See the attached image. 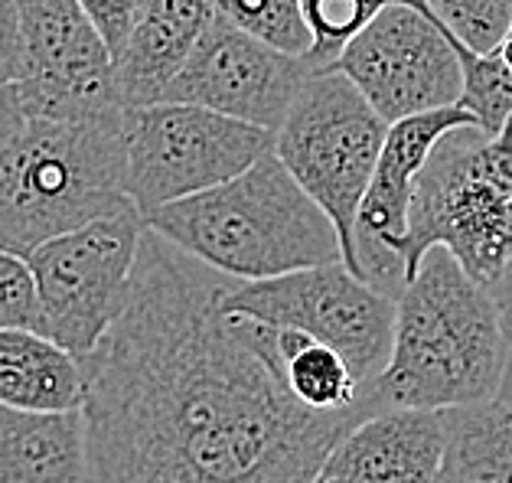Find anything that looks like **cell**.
<instances>
[{"label":"cell","instance_id":"ffe728a7","mask_svg":"<svg viewBox=\"0 0 512 483\" xmlns=\"http://www.w3.org/2000/svg\"><path fill=\"white\" fill-rule=\"evenodd\" d=\"M212 10L219 20L232 23L235 30L255 36L278 53L294 59H307L314 53L301 0H212Z\"/></svg>","mask_w":512,"mask_h":483},{"label":"cell","instance_id":"e0dca14e","mask_svg":"<svg viewBox=\"0 0 512 483\" xmlns=\"http://www.w3.org/2000/svg\"><path fill=\"white\" fill-rule=\"evenodd\" d=\"M447 483H512V402H486L444 412Z\"/></svg>","mask_w":512,"mask_h":483},{"label":"cell","instance_id":"8fae6325","mask_svg":"<svg viewBox=\"0 0 512 483\" xmlns=\"http://www.w3.org/2000/svg\"><path fill=\"white\" fill-rule=\"evenodd\" d=\"M27 79L17 85L23 115L79 121L128 111L115 92V59L85 20L79 0H17Z\"/></svg>","mask_w":512,"mask_h":483},{"label":"cell","instance_id":"f1b7e54d","mask_svg":"<svg viewBox=\"0 0 512 483\" xmlns=\"http://www.w3.org/2000/svg\"><path fill=\"white\" fill-rule=\"evenodd\" d=\"M434 483H447V480H444V477H437V480H434Z\"/></svg>","mask_w":512,"mask_h":483},{"label":"cell","instance_id":"5bb4252c","mask_svg":"<svg viewBox=\"0 0 512 483\" xmlns=\"http://www.w3.org/2000/svg\"><path fill=\"white\" fill-rule=\"evenodd\" d=\"M212 20V0H141L134 30L115 59L118 102L128 111L164 102Z\"/></svg>","mask_w":512,"mask_h":483},{"label":"cell","instance_id":"7a4b0ae2","mask_svg":"<svg viewBox=\"0 0 512 483\" xmlns=\"http://www.w3.org/2000/svg\"><path fill=\"white\" fill-rule=\"evenodd\" d=\"M506 340L490 288H480L447 249L421 258L395 301L389 366L366 389L372 412H451L499 399Z\"/></svg>","mask_w":512,"mask_h":483},{"label":"cell","instance_id":"4fadbf2b","mask_svg":"<svg viewBox=\"0 0 512 483\" xmlns=\"http://www.w3.org/2000/svg\"><path fill=\"white\" fill-rule=\"evenodd\" d=\"M444 448V412L385 408L346 431L317 483H434Z\"/></svg>","mask_w":512,"mask_h":483},{"label":"cell","instance_id":"8992f818","mask_svg":"<svg viewBox=\"0 0 512 483\" xmlns=\"http://www.w3.org/2000/svg\"><path fill=\"white\" fill-rule=\"evenodd\" d=\"M385 134L389 125L379 111L340 72L310 76L274 134V157L333 222L346 268L353 262L356 216Z\"/></svg>","mask_w":512,"mask_h":483},{"label":"cell","instance_id":"3957f363","mask_svg":"<svg viewBox=\"0 0 512 483\" xmlns=\"http://www.w3.org/2000/svg\"><path fill=\"white\" fill-rule=\"evenodd\" d=\"M144 222L199 265L239 284L343 262L333 222L274 151L235 180L170 203Z\"/></svg>","mask_w":512,"mask_h":483},{"label":"cell","instance_id":"ba28073f","mask_svg":"<svg viewBox=\"0 0 512 483\" xmlns=\"http://www.w3.org/2000/svg\"><path fill=\"white\" fill-rule=\"evenodd\" d=\"M222 307L265 327L297 330L330 346L346 359L362 389H369L389 366L395 301L359 281L343 262L304 268L271 281L235 284Z\"/></svg>","mask_w":512,"mask_h":483},{"label":"cell","instance_id":"30bf717a","mask_svg":"<svg viewBox=\"0 0 512 483\" xmlns=\"http://www.w3.org/2000/svg\"><path fill=\"white\" fill-rule=\"evenodd\" d=\"M330 72L353 82L385 125L460 108L464 95L457 46L424 4L389 0Z\"/></svg>","mask_w":512,"mask_h":483},{"label":"cell","instance_id":"9c48e42d","mask_svg":"<svg viewBox=\"0 0 512 483\" xmlns=\"http://www.w3.org/2000/svg\"><path fill=\"white\" fill-rule=\"evenodd\" d=\"M274 151V134L216 111L160 102L128 111V196L144 219L235 180Z\"/></svg>","mask_w":512,"mask_h":483},{"label":"cell","instance_id":"603a6c76","mask_svg":"<svg viewBox=\"0 0 512 483\" xmlns=\"http://www.w3.org/2000/svg\"><path fill=\"white\" fill-rule=\"evenodd\" d=\"M0 330H40V297L27 258L0 252Z\"/></svg>","mask_w":512,"mask_h":483},{"label":"cell","instance_id":"2e32d148","mask_svg":"<svg viewBox=\"0 0 512 483\" xmlns=\"http://www.w3.org/2000/svg\"><path fill=\"white\" fill-rule=\"evenodd\" d=\"M0 405L20 412H82V359L40 330H0Z\"/></svg>","mask_w":512,"mask_h":483},{"label":"cell","instance_id":"4316f807","mask_svg":"<svg viewBox=\"0 0 512 483\" xmlns=\"http://www.w3.org/2000/svg\"><path fill=\"white\" fill-rule=\"evenodd\" d=\"M27 125V115H23L17 85H0V151L17 138Z\"/></svg>","mask_w":512,"mask_h":483},{"label":"cell","instance_id":"44dd1931","mask_svg":"<svg viewBox=\"0 0 512 483\" xmlns=\"http://www.w3.org/2000/svg\"><path fill=\"white\" fill-rule=\"evenodd\" d=\"M389 0H301L304 23L314 40L307 63L314 72H330L343 49L382 14Z\"/></svg>","mask_w":512,"mask_h":483},{"label":"cell","instance_id":"d4e9b609","mask_svg":"<svg viewBox=\"0 0 512 483\" xmlns=\"http://www.w3.org/2000/svg\"><path fill=\"white\" fill-rule=\"evenodd\" d=\"M27 79V46L17 0H0V85H20Z\"/></svg>","mask_w":512,"mask_h":483},{"label":"cell","instance_id":"ac0fdd59","mask_svg":"<svg viewBox=\"0 0 512 483\" xmlns=\"http://www.w3.org/2000/svg\"><path fill=\"white\" fill-rule=\"evenodd\" d=\"M278 330V327H274ZM278 353L284 369V386L297 402L320 415H376L366 402V389L359 386L353 369L330 346L304 337L297 330H278Z\"/></svg>","mask_w":512,"mask_h":483},{"label":"cell","instance_id":"d6986e66","mask_svg":"<svg viewBox=\"0 0 512 483\" xmlns=\"http://www.w3.org/2000/svg\"><path fill=\"white\" fill-rule=\"evenodd\" d=\"M454 46L464 69L460 108L470 111L486 134H499L512 118V33L486 56L470 53L460 43Z\"/></svg>","mask_w":512,"mask_h":483},{"label":"cell","instance_id":"cb8c5ba5","mask_svg":"<svg viewBox=\"0 0 512 483\" xmlns=\"http://www.w3.org/2000/svg\"><path fill=\"white\" fill-rule=\"evenodd\" d=\"M79 7H82L85 20L92 23V30L98 33V40L105 43L111 59H118L131 30H134L141 0H79Z\"/></svg>","mask_w":512,"mask_h":483},{"label":"cell","instance_id":"83f0119b","mask_svg":"<svg viewBox=\"0 0 512 483\" xmlns=\"http://www.w3.org/2000/svg\"><path fill=\"white\" fill-rule=\"evenodd\" d=\"M395 4H418V7H421L424 0H395Z\"/></svg>","mask_w":512,"mask_h":483},{"label":"cell","instance_id":"6da1fadb","mask_svg":"<svg viewBox=\"0 0 512 483\" xmlns=\"http://www.w3.org/2000/svg\"><path fill=\"white\" fill-rule=\"evenodd\" d=\"M235 284L144 232L128 304L82 359L89 483H317L366 418L287 392L278 330L222 307Z\"/></svg>","mask_w":512,"mask_h":483},{"label":"cell","instance_id":"484cf974","mask_svg":"<svg viewBox=\"0 0 512 483\" xmlns=\"http://www.w3.org/2000/svg\"><path fill=\"white\" fill-rule=\"evenodd\" d=\"M490 294L496 301L499 327H503V340H506V373H503V389H499V399L512 402V265L506 268V275L493 284Z\"/></svg>","mask_w":512,"mask_h":483},{"label":"cell","instance_id":"7c38bea8","mask_svg":"<svg viewBox=\"0 0 512 483\" xmlns=\"http://www.w3.org/2000/svg\"><path fill=\"white\" fill-rule=\"evenodd\" d=\"M310 76L317 72L307 59L278 53L216 17L196 43L190 63L170 82L164 102L206 108L222 118L278 134L287 108L294 105Z\"/></svg>","mask_w":512,"mask_h":483},{"label":"cell","instance_id":"52a82bcc","mask_svg":"<svg viewBox=\"0 0 512 483\" xmlns=\"http://www.w3.org/2000/svg\"><path fill=\"white\" fill-rule=\"evenodd\" d=\"M147 222L137 209L66 232L27 255L40 297V333L72 356H92L128 304Z\"/></svg>","mask_w":512,"mask_h":483},{"label":"cell","instance_id":"277c9868","mask_svg":"<svg viewBox=\"0 0 512 483\" xmlns=\"http://www.w3.org/2000/svg\"><path fill=\"white\" fill-rule=\"evenodd\" d=\"M134 209L128 196V111L27 125L0 151V252L40 245Z\"/></svg>","mask_w":512,"mask_h":483},{"label":"cell","instance_id":"9a60e30c","mask_svg":"<svg viewBox=\"0 0 512 483\" xmlns=\"http://www.w3.org/2000/svg\"><path fill=\"white\" fill-rule=\"evenodd\" d=\"M0 483H89L85 415L0 405Z\"/></svg>","mask_w":512,"mask_h":483},{"label":"cell","instance_id":"5b68a950","mask_svg":"<svg viewBox=\"0 0 512 483\" xmlns=\"http://www.w3.org/2000/svg\"><path fill=\"white\" fill-rule=\"evenodd\" d=\"M431 249H447L480 284H493L512 265V118L499 134L457 128L434 147L415 183L408 235L398 258L411 281Z\"/></svg>","mask_w":512,"mask_h":483},{"label":"cell","instance_id":"7402d4cb","mask_svg":"<svg viewBox=\"0 0 512 483\" xmlns=\"http://www.w3.org/2000/svg\"><path fill=\"white\" fill-rule=\"evenodd\" d=\"M424 7L454 43L477 56L493 53L512 33V0H424Z\"/></svg>","mask_w":512,"mask_h":483}]
</instances>
